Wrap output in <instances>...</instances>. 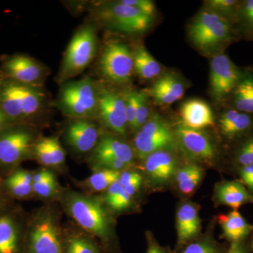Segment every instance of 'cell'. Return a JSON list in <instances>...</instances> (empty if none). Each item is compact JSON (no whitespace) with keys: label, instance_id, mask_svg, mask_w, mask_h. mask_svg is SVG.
I'll return each mask as SVG.
<instances>
[{"label":"cell","instance_id":"cell-1","mask_svg":"<svg viewBox=\"0 0 253 253\" xmlns=\"http://www.w3.org/2000/svg\"><path fill=\"white\" fill-rule=\"evenodd\" d=\"M63 206L73 220L88 234L105 242L112 236V221L99 201L71 191L65 194Z\"/></svg>","mask_w":253,"mask_h":253},{"label":"cell","instance_id":"cell-2","mask_svg":"<svg viewBox=\"0 0 253 253\" xmlns=\"http://www.w3.org/2000/svg\"><path fill=\"white\" fill-rule=\"evenodd\" d=\"M62 234L54 209L41 208L28 229V253H64Z\"/></svg>","mask_w":253,"mask_h":253},{"label":"cell","instance_id":"cell-3","mask_svg":"<svg viewBox=\"0 0 253 253\" xmlns=\"http://www.w3.org/2000/svg\"><path fill=\"white\" fill-rule=\"evenodd\" d=\"M100 91L90 78L68 83L60 93V108L74 119H88L97 113Z\"/></svg>","mask_w":253,"mask_h":253},{"label":"cell","instance_id":"cell-4","mask_svg":"<svg viewBox=\"0 0 253 253\" xmlns=\"http://www.w3.org/2000/svg\"><path fill=\"white\" fill-rule=\"evenodd\" d=\"M175 140V133L169 123L154 113L136 132L134 139L136 156L144 160L156 151L171 149Z\"/></svg>","mask_w":253,"mask_h":253},{"label":"cell","instance_id":"cell-5","mask_svg":"<svg viewBox=\"0 0 253 253\" xmlns=\"http://www.w3.org/2000/svg\"><path fill=\"white\" fill-rule=\"evenodd\" d=\"M230 26L222 15L211 9L199 13L189 28V36L196 46L208 49L226 41L230 35Z\"/></svg>","mask_w":253,"mask_h":253},{"label":"cell","instance_id":"cell-6","mask_svg":"<svg viewBox=\"0 0 253 253\" xmlns=\"http://www.w3.org/2000/svg\"><path fill=\"white\" fill-rule=\"evenodd\" d=\"M97 49L94 28L84 26L75 35L68 46L62 67V76L73 77L79 74L94 59Z\"/></svg>","mask_w":253,"mask_h":253},{"label":"cell","instance_id":"cell-7","mask_svg":"<svg viewBox=\"0 0 253 253\" xmlns=\"http://www.w3.org/2000/svg\"><path fill=\"white\" fill-rule=\"evenodd\" d=\"M97 15L107 26L129 34H139L147 31L153 20L151 16L120 1L101 6Z\"/></svg>","mask_w":253,"mask_h":253},{"label":"cell","instance_id":"cell-8","mask_svg":"<svg viewBox=\"0 0 253 253\" xmlns=\"http://www.w3.org/2000/svg\"><path fill=\"white\" fill-rule=\"evenodd\" d=\"M100 72L112 83L130 81L134 71V54L126 44L111 42L105 46L100 57Z\"/></svg>","mask_w":253,"mask_h":253},{"label":"cell","instance_id":"cell-9","mask_svg":"<svg viewBox=\"0 0 253 253\" xmlns=\"http://www.w3.org/2000/svg\"><path fill=\"white\" fill-rule=\"evenodd\" d=\"M174 133L181 149L191 159L210 164L217 157L212 139L203 129L189 127L180 121L176 125Z\"/></svg>","mask_w":253,"mask_h":253},{"label":"cell","instance_id":"cell-10","mask_svg":"<svg viewBox=\"0 0 253 253\" xmlns=\"http://www.w3.org/2000/svg\"><path fill=\"white\" fill-rule=\"evenodd\" d=\"M36 141L28 129H11L0 134V163L13 166L33 156Z\"/></svg>","mask_w":253,"mask_h":253},{"label":"cell","instance_id":"cell-11","mask_svg":"<svg viewBox=\"0 0 253 253\" xmlns=\"http://www.w3.org/2000/svg\"><path fill=\"white\" fill-rule=\"evenodd\" d=\"M97 113L108 129L126 134L128 124L124 96L109 89L100 91Z\"/></svg>","mask_w":253,"mask_h":253},{"label":"cell","instance_id":"cell-12","mask_svg":"<svg viewBox=\"0 0 253 253\" xmlns=\"http://www.w3.org/2000/svg\"><path fill=\"white\" fill-rule=\"evenodd\" d=\"M239 75L227 56L219 54L212 58L211 66V87L214 99L221 101L235 89Z\"/></svg>","mask_w":253,"mask_h":253},{"label":"cell","instance_id":"cell-13","mask_svg":"<svg viewBox=\"0 0 253 253\" xmlns=\"http://www.w3.org/2000/svg\"><path fill=\"white\" fill-rule=\"evenodd\" d=\"M144 161L145 174L151 184L157 187L172 182L179 169L175 156L168 150L153 153Z\"/></svg>","mask_w":253,"mask_h":253},{"label":"cell","instance_id":"cell-14","mask_svg":"<svg viewBox=\"0 0 253 253\" xmlns=\"http://www.w3.org/2000/svg\"><path fill=\"white\" fill-rule=\"evenodd\" d=\"M5 72L18 83L38 86L44 76L45 70L38 61L24 55H16L4 62Z\"/></svg>","mask_w":253,"mask_h":253},{"label":"cell","instance_id":"cell-15","mask_svg":"<svg viewBox=\"0 0 253 253\" xmlns=\"http://www.w3.org/2000/svg\"><path fill=\"white\" fill-rule=\"evenodd\" d=\"M176 228L177 249H181L196 239L201 229L199 206L185 201L179 205L176 211Z\"/></svg>","mask_w":253,"mask_h":253},{"label":"cell","instance_id":"cell-16","mask_svg":"<svg viewBox=\"0 0 253 253\" xmlns=\"http://www.w3.org/2000/svg\"><path fill=\"white\" fill-rule=\"evenodd\" d=\"M66 139L68 144L77 152H89L99 142V129L88 119H76L66 129Z\"/></svg>","mask_w":253,"mask_h":253},{"label":"cell","instance_id":"cell-17","mask_svg":"<svg viewBox=\"0 0 253 253\" xmlns=\"http://www.w3.org/2000/svg\"><path fill=\"white\" fill-rule=\"evenodd\" d=\"M134 152L127 143L113 136L104 135L99 139L92 154L95 166L111 160H117L129 167L134 162Z\"/></svg>","mask_w":253,"mask_h":253},{"label":"cell","instance_id":"cell-18","mask_svg":"<svg viewBox=\"0 0 253 253\" xmlns=\"http://www.w3.org/2000/svg\"><path fill=\"white\" fill-rule=\"evenodd\" d=\"M181 118L183 124L194 129H204L214 125L211 106L201 99L186 101L181 108Z\"/></svg>","mask_w":253,"mask_h":253},{"label":"cell","instance_id":"cell-19","mask_svg":"<svg viewBox=\"0 0 253 253\" xmlns=\"http://www.w3.org/2000/svg\"><path fill=\"white\" fill-rule=\"evenodd\" d=\"M214 199L217 204L236 211L242 205L253 203V196L243 184L236 181H224L216 185Z\"/></svg>","mask_w":253,"mask_h":253},{"label":"cell","instance_id":"cell-20","mask_svg":"<svg viewBox=\"0 0 253 253\" xmlns=\"http://www.w3.org/2000/svg\"><path fill=\"white\" fill-rule=\"evenodd\" d=\"M33 155L38 162L46 167H61L66 160L64 149L56 136L37 140L33 146Z\"/></svg>","mask_w":253,"mask_h":253},{"label":"cell","instance_id":"cell-21","mask_svg":"<svg viewBox=\"0 0 253 253\" xmlns=\"http://www.w3.org/2000/svg\"><path fill=\"white\" fill-rule=\"evenodd\" d=\"M150 92L158 104L169 105L184 96V86L175 76L168 74L154 83Z\"/></svg>","mask_w":253,"mask_h":253},{"label":"cell","instance_id":"cell-22","mask_svg":"<svg viewBox=\"0 0 253 253\" xmlns=\"http://www.w3.org/2000/svg\"><path fill=\"white\" fill-rule=\"evenodd\" d=\"M224 237L231 243L240 242L249 235L253 229L237 211L218 217Z\"/></svg>","mask_w":253,"mask_h":253},{"label":"cell","instance_id":"cell-23","mask_svg":"<svg viewBox=\"0 0 253 253\" xmlns=\"http://www.w3.org/2000/svg\"><path fill=\"white\" fill-rule=\"evenodd\" d=\"M204 174V169L197 163H189L179 168L174 180L181 194L184 196L194 194L202 181Z\"/></svg>","mask_w":253,"mask_h":253},{"label":"cell","instance_id":"cell-24","mask_svg":"<svg viewBox=\"0 0 253 253\" xmlns=\"http://www.w3.org/2000/svg\"><path fill=\"white\" fill-rule=\"evenodd\" d=\"M221 133L228 138H234L248 130L252 120L248 113L229 110L221 115L219 121Z\"/></svg>","mask_w":253,"mask_h":253},{"label":"cell","instance_id":"cell-25","mask_svg":"<svg viewBox=\"0 0 253 253\" xmlns=\"http://www.w3.org/2000/svg\"><path fill=\"white\" fill-rule=\"evenodd\" d=\"M64 253H101L99 247L88 234L77 231L62 234Z\"/></svg>","mask_w":253,"mask_h":253},{"label":"cell","instance_id":"cell-26","mask_svg":"<svg viewBox=\"0 0 253 253\" xmlns=\"http://www.w3.org/2000/svg\"><path fill=\"white\" fill-rule=\"evenodd\" d=\"M18 91L22 107L23 118L31 117L40 112L44 104L43 91L38 86L18 83Z\"/></svg>","mask_w":253,"mask_h":253},{"label":"cell","instance_id":"cell-27","mask_svg":"<svg viewBox=\"0 0 253 253\" xmlns=\"http://www.w3.org/2000/svg\"><path fill=\"white\" fill-rule=\"evenodd\" d=\"M19 231L17 224L9 216L0 217V253H18Z\"/></svg>","mask_w":253,"mask_h":253},{"label":"cell","instance_id":"cell-28","mask_svg":"<svg viewBox=\"0 0 253 253\" xmlns=\"http://www.w3.org/2000/svg\"><path fill=\"white\" fill-rule=\"evenodd\" d=\"M134 54V70L143 79L151 80L161 72L160 63L143 46H138Z\"/></svg>","mask_w":253,"mask_h":253},{"label":"cell","instance_id":"cell-29","mask_svg":"<svg viewBox=\"0 0 253 253\" xmlns=\"http://www.w3.org/2000/svg\"><path fill=\"white\" fill-rule=\"evenodd\" d=\"M0 108L11 119L23 118L18 83H10L0 91Z\"/></svg>","mask_w":253,"mask_h":253},{"label":"cell","instance_id":"cell-30","mask_svg":"<svg viewBox=\"0 0 253 253\" xmlns=\"http://www.w3.org/2000/svg\"><path fill=\"white\" fill-rule=\"evenodd\" d=\"M33 174L25 169H18L5 181V186L11 194L18 198L28 197L33 193Z\"/></svg>","mask_w":253,"mask_h":253},{"label":"cell","instance_id":"cell-31","mask_svg":"<svg viewBox=\"0 0 253 253\" xmlns=\"http://www.w3.org/2000/svg\"><path fill=\"white\" fill-rule=\"evenodd\" d=\"M107 169H97L82 183L84 189L92 193L106 191L113 183L119 179L121 173Z\"/></svg>","mask_w":253,"mask_h":253},{"label":"cell","instance_id":"cell-32","mask_svg":"<svg viewBox=\"0 0 253 253\" xmlns=\"http://www.w3.org/2000/svg\"><path fill=\"white\" fill-rule=\"evenodd\" d=\"M104 201L113 211L121 212L131 207L132 198L126 194L118 180L105 191Z\"/></svg>","mask_w":253,"mask_h":253},{"label":"cell","instance_id":"cell-33","mask_svg":"<svg viewBox=\"0 0 253 253\" xmlns=\"http://www.w3.org/2000/svg\"><path fill=\"white\" fill-rule=\"evenodd\" d=\"M234 104L238 111L246 113H253V101L246 78L239 81L236 86Z\"/></svg>","mask_w":253,"mask_h":253},{"label":"cell","instance_id":"cell-34","mask_svg":"<svg viewBox=\"0 0 253 253\" xmlns=\"http://www.w3.org/2000/svg\"><path fill=\"white\" fill-rule=\"evenodd\" d=\"M181 249L180 253H221L219 245L208 236L191 241Z\"/></svg>","mask_w":253,"mask_h":253},{"label":"cell","instance_id":"cell-35","mask_svg":"<svg viewBox=\"0 0 253 253\" xmlns=\"http://www.w3.org/2000/svg\"><path fill=\"white\" fill-rule=\"evenodd\" d=\"M57 179L51 172L47 177L41 182L33 184V191L35 194L42 199H48L56 194L58 191Z\"/></svg>","mask_w":253,"mask_h":253},{"label":"cell","instance_id":"cell-36","mask_svg":"<svg viewBox=\"0 0 253 253\" xmlns=\"http://www.w3.org/2000/svg\"><path fill=\"white\" fill-rule=\"evenodd\" d=\"M149 102L146 93L139 91L138 96L137 108H136L135 122L132 129L137 132L146 124L150 118Z\"/></svg>","mask_w":253,"mask_h":253},{"label":"cell","instance_id":"cell-37","mask_svg":"<svg viewBox=\"0 0 253 253\" xmlns=\"http://www.w3.org/2000/svg\"><path fill=\"white\" fill-rule=\"evenodd\" d=\"M139 91H130L124 96L128 126L132 129L135 122L136 108H137Z\"/></svg>","mask_w":253,"mask_h":253},{"label":"cell","instance_id":"cell-38","mask_svg":"<svg viewBox=\"0 0 253 253\" xmlns=\"http://www.w3.org/2000/svg\"><path fill=\"white\" fill-rule=\"evenodd\" d=\"M236 161L242 167L253 165V137L241 145L236 154Z\"/></svg>","mask_w":253,"mask_h":253},{"label":"cell","instance_id":"cell-39","mask_svg":"<svg viewBox=\"0 0 253 253\" xmlns=\"http://www.w3.org/2000/svg\"><path fill=\"white\" fill-rule=\"evenodd\" d=\"M123 4L135 8L147 16L153 18L156 12V6L154 1L150 0H122Z\"/></svg>","mask_w":253,"mask_h":253},{"label":"cell","instance_id":"cell-40","mask_svg":"<svg viewBox=\"0 0 253 253\" xmlns=\"http://www.w3.org/2000/svg\"><path fill=\"white\" fill-rule=\"evenodd\" d=\"M237 1L234 0H211L208 2L209 9L221 14L231 11Z\"/></svg>","mask_w":253,"mask_h":253},{"label":"cell","instance_id":"cell-41","mask_svg":"<svg viewBox=\"0 0 253 253\" xmlns=\"http://www.w3.org/2000/svg\"><path fill=\"white\" fill-rule=\"evenodd\" d=\"M147 239V250L146 253H169L167 250L162 247L158 241L155 239L154 236L151 233H146Z\"/></svg>","mask_w":253,"mask_h":253},{"label":"cell","instance_id":"cell-42","mask_svg":"<svg viewBox=\"0 0 253 253\" xmlns=\"http://www.w3.org/2000/svg\"><path fill=\"white\" fill-rule=\"evenodd\" d=\"M142 177L140 173L136 172V171L126 170L123 171L120 175L119 181L120 184L122 185L123 187L127 185L129 183L132 182L139 178Z\"/></svg>","mask_w":253,"mask_h":253},{"label":"cell","instance_id":"cell-43","mask_svg":"<svg viewBox=\"0 0 253 253\" xmlns=\"http://www.w3.org/2000/svg\"><path fill=\"white\" fill-rule=\"evenodd\" d=\"M242 14L246 22L253 25V0L246 1L243 8Z\"/></svg>","mask_w":253,"mask_h":253},{"label":"cell","instance_id":"cell-44","mask_svg":"<svg viewBox=\"0 0 253 253\" xmlns=\"http://www.w3.org/2000/svg\"><path fill=\"white\" fill-rule=\"evenodd\" d=\"M142 181L143 177L139 178V179H136V180H134L132 182L129 183L127 185L124 186L123 189L126 191V194L132 198L139 191L141 184H142Z\"/></svg>","mask_w":253,"mask_h":253},{"label":"cell","instance_id":"cell-45","mask_svg":"<svg viewBox=\"0 0 253 253\" xmlns=\"http://www.w3.org/2000/svg\"><path fill=\"white\" fill-rule=\"evenodd\" d=\"M226 253H249L246 246L240 242L231 243L230 248L228 250Z\"/></svg>","mask_w":253,"mask_h":253},{"label":"cell","instance_id":"cell-46","mask_svg":"<svg viewBox=\"0 0 253 253\" xmlns=\"http://www.w3.org/2000/svg\"><path fill=\"white\" fill-rule=\"evenodd\" d=\"M8 118L6 117V115L3 112L2 110L0 108V131L4 128L5 124L7 121Z\"/></svg>","mask_w":253,"mask_h":253},{"label":"cell","instance_id":"cell-47","mask_svg":"<svg viewBox=\"0 0 253 253\" xmlns=\"http://www.w3.org/2000/svg\"><path fill=\"white\" fill-rule=\"evenodd\" d=\"M246 79L247 81L248 86H249L250 94H251L253 101V79L251 78H247Z\"/></svg>","mask_w":253,"mask_h":253},{"label":"cell","instance_id":"cell-48","mask_svg":"<svg viewBox=\"0 0 253 253\" xmlns=\"http://www.w3.org/2000/svg\"><path fill=\"white\" fill-rule=\"evenodd\" d=\"M244 183L249 186L250 189H251V191L253 192V174L252 176H250L249 179H246V180L244 181Z\"/></svg>","mask_w":253,"mask_h":253}]
</instances>
